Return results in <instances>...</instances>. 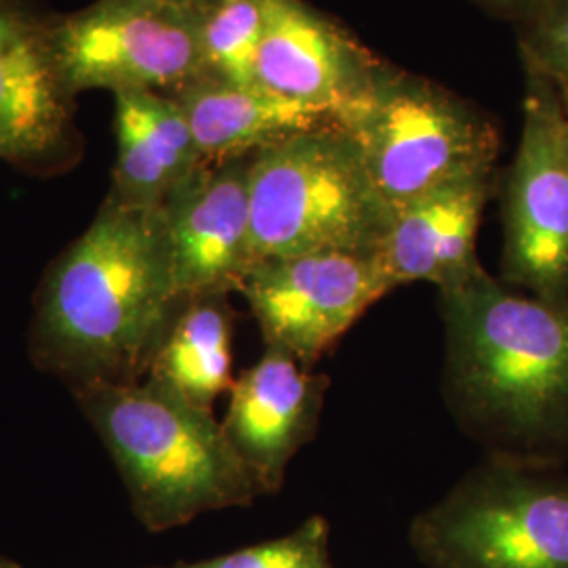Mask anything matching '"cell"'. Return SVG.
I'll return each mask as SVG.
<instances>
[{"mask_svg": "<svg viewBox=\"0 0 568 568\" xmlns=\"http://www.w3.org/2000/svg\"><path fill=\"white\" fill-rule=\"evenodd\" d=\"M443 400L488 459L568 464V304L511 288L483 267L438 291Z\"/></svg>", "mask_w": 568, "mask_h": 568, "instance_id": "cell-1", "label": "cell"}, {"mask_svg": "<svg viewBox=\"0 0 568 568\" xmlns=\"http://www.w3.org/2000/svg\"><path fill=\"white\" fill-rule=\"evenodd\" d=\"M365 44L305 0H267L255 82L337 114L379 63Z\"/></svg>", "mask_w": 568, "mask_h": 568, "instance_id": "cell-12", "label": "cell"}, {"mask_svg": "<svg viewBox=\"0 0 568 568\" xmlns=\"http://www.w3.org/2000/svg\"><path fill=\"white\" fill-rule=\"evenodd\" d=\"M326 392V375L274 347L234 382L222 427L262 495L281 490L291 462L314 440Z\"/></svg>", "mask_w": 568, "mask_h": 568, "instance_id": "cell-11", "label": "cell"}, {"mask_svg": "<svg viewBox=\"0 0 568 568\" xmlns=\"http://www.w3.org/2000/svg\"><path fill=\"white\" fill-rule=\"evenodd\" d=\"M480 9H485L488 16L501 18V20L514 21L516 26L527 18L537 4V0H471Z\"/></svg>", "mask_w": 568, "mask_h": 568, "instance_id": "cell-21", "label": "cell"}, {"mask_svg": "<svg viewBox=\"0 0 568 568\" xmlns=\"http://www.w3.org/2000/svg\"><path fill=\"white\" fill-rule=\"evenodd\" d=\"M159 2L187 9V11H194V13H203L204 9H209L215 0H159Z\"/></svg>", "mask_w": 568, "mask_h": 568, "instance_id": "cell-22", "label": "cell"}, {"mask_svg": "<svg viewBox=\"0 0 568 568\" xmlns=\"http://www.w3.org/2000/svg\"><path fill=\"white\" fill-rule=\"evenodd\" d=\"M267 0H215L201 13L206 74L255 81V61L265 28Z\"/></svg>", "mask_w": 568, "mask_h": 568, "instance_id": "cell-18", "label": "cell"}, {"mask_svg": "<svg viewBox=\"0 0 568 568\" xmlns=\"http://www.w3.org/2000/svg\"><path fill=\"white\" fill-rule=\"evenodd\" d=\"M0 568H18V567H13V565H11V562H4V560H0Z\"/></svg>", "mask_w": 568, "mask_h": 568, "instance_id": "cell-23", "label": "cell"}, {"mask_svg": "<svg viewBox=\"0 0 568 568\" xmlns=\"http://www.w3.org/2000/svg\"><path fill=\"white\" fill-rule=\"evenodd\" d=\"M392 213L457 178L495 171L499 129L440 82L379 61L337 110Z\"/></svg>", "mask_w": 568, "mask_h": 568, "instance_id": "cell-5", "label": "cell"}, {"mask_svg": "<svg viewBox=\"0 0 568 568\" xmlns=\"http://www.w3.org/2000/svg\"><path fill=\"white\" fill-rule=\"evenodd\" d=\"M394 288L379 255L312 253L251 265L239 293L265 347L312 368Z\"/></svg>", "mask_w": 568, "mask_h": 568, "instance_id": "cell-9", "label": "cell"}, {"mask_svg": "<svg viewBox=\"0 0 568 568\" xmlns=\"http://www.w3.org/2000/svg\"><path fill=\"white\" fill-rule=\"evenodd\" d=\"M148 530H169L215 509L251 506L262 490L213 410L152 382L77 387Z\"/></svg>", "mask_w": 568, "mask_h": 568, "instance_id": "cell-3", "label": "cell"}, {"mask_svg": "<svg viewBox=\"0 0 568 568\" xmlns=\"http://www.w3.org/2000/svg\"><path fill=\"white\" fill-rule=\"evenodd\" d=\"M171 568H180V567H178V565H175V567H171Z\"/></svg>", "mask_w": 568, "mask_h": 568, "instance_id": "cell-24", "label": "cell"}, {"mask_svg": "<svg viewBox=\"0 0 568 568\" xmlns=\"http://www.w3.org/2000/svg\"><path fill=\"white\" fill-rule=\"evenodd\" d=\"M567 108H568V103H567Z\"/></svg>", "mask_w": 568, "mask_h": 568, "instance_id": "cell-25", "label": "cell"}, {"mask_svg": "<svg viewBox=\"0 0 568 568\" xmlns=\"http://www.w3.org/2000/svg\"><path fill=\"white\" fill-rule=\"evenodd\" d=\"M72 95L91 89L173 95L206 74L201 13L159 0H98L49 30Z\"/></svg>", "mask_w": 568, "mask_h": 568, "instance_id": "cell-7", "label": "cell"}, {"mask_svg": "<svg viewBox=\"0 0 568 568\" xmlns=\"http://www.w3.org/2000/svg\"><path fill=\"white\" fill-rule=\"evenodd\" d=\"M495 183V171L471 173L394 213L377 255L396 288L429 283L447 291L483 270L476 241Z\"/></svg>", "mask_w": 568, "mask_h": 568, "instance_id": "cell-13", "label": "cell"}, {"mask_svg": "<svg viewBox=\"0 0 568 568\" xmlns=\"http://www.w3.org/2000/svg\"><path fill=\"white\" fill-rule=\"evenodd\" d=\"M230 344L227 297L185 302L152 356L150 379L194 406L213 410L217 396L234 386Z\"/></svg>", "mask_w": 568, "mask_h": 568, "instance_id": "cell-17", "label": "cell"}, {"mask_svg": "<svg viewBox=\"0 0 568 568\" xmlns=\"http://www.w3.org/2000/svg\"><path fill=\"white\" fill-rule=\"evenodd\" d=\"M182 305L161 206L108 199L42 284L34 352L77 387L138 382Z\"/></svg>", "mask_w": 568, "mask_h": 568, "instance_id": "cell-2", "label": "cell"}, {"mask_svg": "<svg viewBox=\"0 0 568 568\" xmlns=\"http://www.w3.org/2000/svg\"><path fill=\"white\" fill-rule=\"evenodd\" d=\"M251 156L201 164L161 204L173 283L182 304L227 297L230 291L241 288L253 265Z\"/></svg>", "mask_w": 568, "mask_h": 568, "instance_id": "cell-10", "label": "cell"}, {"mask_svg": "<svg viewBox=\"0 0 568 568\" xmlns=\"http://www.w3.org/2000/svg\"><path fill=\"white\" fill-rule=\"evenodd\" d=\"M426 568H568V476L488 459L408 527Z\"/></svg>", "mask_w": 568, "mask_h": 568, "instance_id": "cell-6", "label": "cell"}, {"mask_svg": "<svg viewBox=\"0 0 568 568\" xmlns=\"http://www.w3.org/2000/svg\"><path fill=\"white\" fill-rule=\"evenodd\" d=\"M180 568H333L328 523L312 516L288 535Z\"/></svg>", "mask_w": 568, "mask_h": 568, "instance_id": "cell-19", "label": "cell"}, {"mask_svg": "<svg viewBox=\"0 0 568 568\" xmlns=\"http://www.w3.org/2000/svg\"><path fill=\"white\" fill-rule=\"evenodd\" d=\"M501 283L568 304V108L527 72L523 131L504 196Z\"/></svg>", "mask_w": 568, "mask_h": 568, "instance_id": "cell-8", "label": "cell"}, {"mask_svg": "<svg viewBox=\"0 0 568 568\" xmlns=\"http://www.w3.org/2000/svg\"><path fill=\"white\" fill-rule=\"evenodd\" d=\"M114 98L116 163L108 199L159 209L203 164L196 140L173 95L122 91Z\"/></svg>", "mask_w": 568, "mask_h": 568, "instance_id": "cell-16", "label": "cell"}, {"mask_svg": "<svg viewBox=\"0 0 568 568\" xmlns=\"http://www.w3.org/2000/svg\"><path fill=\"white\" fill-rule=\"evenodd\" d=\"M203 156L222 163L251 156L272 143L337 122L323 105L297 102L260 82L227 81L204 74L173 93Z\"/></svg>", "mask_w": 568, "mask_h": 568, "instance_id": "cell-15", "label": "cell"}, {"mask_svg": "<svg viewBox=\"0 0 568 568\" xmlns=\"http://www.w3.org/2000/svg\"><path fill=\"white\" fill-rule=\"evenodd\" d=\"M248 209L253 264L312 253L377 255L394 220L337 122L255 152Z\"/></svg>", "mask_w": 568, "mask_h": 568, "instance_id": "cell-4", "label": "cell"}, {"mask_svg": "<svg viewBox=\"0 0 568 568\" xmlns=\"http://www.w3.org/2000/svg\"><path fill=\"white\" fill-rule=\"evenodd\" d=\"M516 28L527 72L546 79L568 103V0H537Z\"/></svg>", "mask_w": 568, "mask_h": 568, "instance_id": "cell-20", "label": "cell"}, {"mask_svg": "<svg viewBox=\"0 0 568 568\" xmlns=\"http://www.w3.org/2000/svg\"><path fill=\"white\" fill-rule=\"evenodd\" d=\"M70 100L49 30L0 4V159L37 163L63 150Z\"/></svg>", "mask_w": 568, "mask_h": 568, "instance_id": "cell-14", "label": "cell"}]
</instances>
